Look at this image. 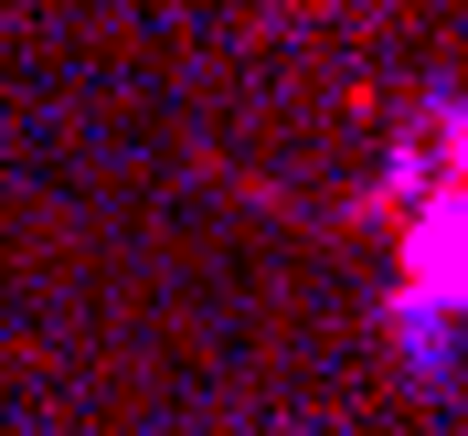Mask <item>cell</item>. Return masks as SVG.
I'll return each instance as SVG.
<instances>
[{
  "mask_svg": "<svg viewBox=\"0 0 468 436\" xmlns=\"http://www.w3.org/2000/svg\"><path fill=\"white\" fill-rule=\"evenodd\" d=\"M383 213H394L383 341H394L405 383L447 394L458 362H468V96H437V107L405 128Z\"/></svg>",
  "mask_w": 468,
  "mask_h": 436,
  "instance_id": "cell-1",
  "label": "cell"
}]
</instances>
